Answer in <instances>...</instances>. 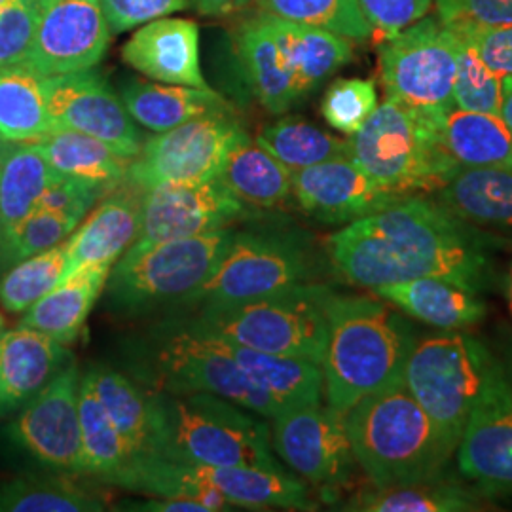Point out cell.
I'll return each mask as SVG.
<instances>
[{"label":"cell","mask_w":512,"mask_h":512,"mask_svg":"<svg viewBox=\"0 0 512 512\" xmlns=\"http://www.w3.org/2000/svg\"><path fill=\"white\" fill-rule=\"evenodd\" d=\"M327 247L338 274L368 291L416 277H442L478 293L488 279L480 245L423 194L404 196L349 222L330 236Z\"/></svg>","instance_id":"cell-1"},{"label":"cell","mask_w":512,"mask_h":512,"mask_svg":"<svg viewBox=\"0 0 512 512\" xmlns=\"http://www.w3.org/2000/svg\"><path fill=\"white\" fill-rule=\"evenodd\" d=\"M414 344L410 325L389 302L332 294L321 361L327 404L348 414L361 399L403 382Z\"/></svg>","instance_id":"cell-2"},{"label":"cell","mask_w":512,"mask_h":512,"mask_svg":"<svg viewBox=\"0 0 512 512\" xmlns=\"http://www.w3.org/2000/svg\"><path fill=\"white\" fill-rule=\"evenodd\" d=\"M147 393V454L194 465L283 467L272 454L268 423L255 412L205 391Z\"/></svg>","instance_id":"cell-3"},{"label":"cell","mask_w":512,"mask_h":512,"mask_svg":"<svg viewBox=\"0 0 512 512\" xmlns=\"http://www.w3.org/2000/svg\"><path fill=\"white\" fill-rule=\"evenodd\" d=\"M346 429L355 461L372 488L437 478L454 456L404 380L351 406Z\"/></svg>","instance_id":"cell-4"},{"label":"cell","mask_w":512,"mask_h":512,"mask_svg":"<svg viewBox=\"0 0 512 512\" xmlns=\"http://www.w3.org/2000/svg\"><path fill=\"white\" fill-rule=\"evenodd\" d=\"M446 114L385 97L349 137V158L399 198L437 192L459 167L442 139Z\"/></svg>","instance_id":"cell-5"},{"label":"cell","mask_w":512,"mask_h":512,"mask_svg":"<svg viewBox=\"0 0 512 512\" xmlns=\"http://www.w3.org/2000/svg\"><path fill=\"white\" fill-rule=\"evenodd\" d=\"M148 389L169 393L205 391L274 420V401L243 372L230 342L194 321H165L145 340Z\"/></svg>","instance_id":"cell-6"},{"label":"cell","mask_w":512,"mask_h":512,"mask_svg":"<svg viewBox=\"0 0 512 512\" xmlns=\"http://www.w3.org/2000/svg\"><path fill=\"white\" fill-rule=\"evenodd\" d=\"M332 294L308 281L234 306L198 310L190 321L239 346L321 365Z\"/></svg>","instance_id":"cell-7"},{"label":"cell","mask_w":512,"mask_h":512,"mask_svg":"<svg viewBox=\"0 0 512 512\" xmlns=\"http://www.w3.org/2000/svg\"><path fill=\"white\" fill-rule=\"evenodd\" d=\"M490 365L482 344L452 330L427 336L410 351L404 384L454 454Z\"/></svg>","instance_id":"cell-8"},{"label":"cell","mask_w":512,"mask_h":512,"mask_svg":"<svg viewBox=\"0 0 512 512\" xmlns=\"http://www.w3.org/2000/svg\"><path fill=\"white\" fill-rule=\"evenodd\" d=\"M232 238V228H220L156 243L133 258H118L105 285L110 308L135 313L169 302L183 304L215 270Z\"/></svg>","instance_id":"cell-9"},{"label":"cell","mask_w":512,"mask_h":512,"mask_svg":"<svg viewBox=\"0 0 512 512\" xmlns=\"http://www.w3.org/2000/svg\"><path fill=\"white\" fill-rule=\"evenodd\" d=\"M313 260L304 241L291 232H234L228 249L202 287L183 306L198 310L234 306L308 283Z\"/></svg>","instance_id":"cell-10"},{"label":"cell","mask_w":512,"mask_h":512,"mask_svg":"<svg viewBox=\"0 0 512 512\" xmlns=\"http://www.w3.org/2000/svg\"><path fill=\"white\" fill-rule=\"evenodd\" d=\"M385 97L414 109H454L458 37L439 18H421L395 37L380 40Z\"/></svg>","instance_id":"cell-11"},{"label":"cell","mask_w":512,"mask_h":512,"mask_svg":"<svg viewBox=\"0 0 512 512\" xmlns=\"http://www.w3.org/2000/svg\"><path fill=\"white\" fill-rule=\"evenodd\" d=\"M245 135L234 112L207 114L156 133L129 162L126 183L145 192L162 184L219 179L226 154Z\"/></svg>","instance_id":"cell-12"},{"label":"cell","mask_w":512,"mask_h":512,"mask_svg":"<svg viewBox=\"0 0 512 512\" xmlns=\"http://www.w3.org/2000/svg\"><path fill=\"white\" fill-rule=\"evenodd\" d=\"M255 213L258 211L238 200L220 179L162 184L143 192L139 234L120 258L141 255L148 247L169 239L230 228Z\"/></svg>","instance_id":"cell-13"},{"label":"cell","mask_w":512,"mask_h":512,"mask_svg":"<svg viewBox=\"0 0 512 512\" xmlns=\"http://www.w3.org/2000/svg\"><path fill=\"white\" fill-rule=\"evenodd\" d=\"M272 421V446L291 471L327 492L348 484L357 461L346 414L319 401L287 410Z\"/></svg>","instance_id":"cell-14"},{"label":"cell","mask_w":512,"mask_h":512,"mask_svg":"<svg viewBox=\"0 0 512 512\" xmlns=\"http://www.w3.org/2000/svg\"><path fill=\"white\" fill-rule=\"evenodd\" d=\"M82 372L71 361L33 401L18 410L8 437L40 465L69 476H84L78 389Z\"/></svg>","instance_id":"cell-15"},{"label":"cell","mask_w":512,"mask_h":512,"mask_svg":"<svg viewBox=\"0 0 512 512\" xmlns=\"http://www.w3.org/2000/svg\"><path fill=\"white\" fill-rule=\"evenodd\" d=\"M101 0H38L25 67L42 78L93 69L110 44Z\"/></svg>","instance_id":"cell-16"},{"label":"cell","mask_w":512,"mask_h":512,"mask_svg":"<svg viewBox=\"0 0 512 512\" xmlns=\"http://www.w3.org/2000/svg\"><path fill=\"white\" fill-rule=\"evenodd\" d=\"M44 93L52 131L71 129L90 135L129 160L145 145L122 97L95 67L44 78Z\"/></svg>","instance_id":"cell-17"},{"label":"cell","mask_w":512,"mask_h":512,"mask_svg":"<svg viewBox=\"0 0 512 512\" xmlns=\"http://www.w3.org/2000/svg\"><path fill=\"white\" fill-rule=\"evenodd\" d=\"M456 452L459 473L484 494H512V387L494 361Z\"/></svg>","instance_id":"cell-18"},{"label":"cell","mask_w":512,"mask_h":512,"mask_svg":"<svg viewBox=\"0 0 512 512\" xmlns=\"http://www.w3.org/2000/svg\"><path fill=\"white\" fill-rule=\"evenodd\" d=\"M437 203L478 245L512 247L511 167H461L440 186Z\"/></svg>","instance_id":"cell-19"},{"label":"cell","mask_w":512,"mask_h":512,"mask_svg":"<svg viewBox=\"0 0 512 512\" xmlns=\"http://www.w3.org/2000/svg\"><path fill=\"white\" fill-rule=\"evenodd\" d=\"M293 198L311 219L325 224H349L401 200L372 181L351 158L293 171Z\"/></svg>","instance_id":"cell-20"},{"label":"cell","mask_w":512,"mask_h":512,"mask_svg":"<svg viewBox=\"0 0 512 512\" xmlns=\"http://www.w3.org/2000/svg\"><path fill=\"white\" fill-rule=\"evenodd\" d=\"M122 59L150 80L209 90L200 65V29L192 19L148 21L124 44Z\"/></svg>","instance_id":"cell-21"},{"label":"cell","mask_w":512,"mask_h":512,"mask_svg":"<svg viewBox=\"0 0 512 512\" xmlns=\"http://www.w3.org/2000/svg\"><path fill=\"white\" fill-rule=\"evenodd\" d=\"M73 361L52 336L19 325L0 334V418L21 410Z\"/></svg>","instance_id":"cell-22"},{"label":"cell","mask_w":512,"mask_h":512,"mask_svg":"<svg viewBox=\"0 0 512 512\" xmlns=\"http://www.w3.org/2000/svg\"><path fill=\"white\" fill-rule=\"evenodd\" d=\"M141 207L143 190L131 184H120L107 194L67 239L69 260L65 277L88 264L114 266L139 234Z\"/></svg>","instance_id":"cell-23"},{"label":"cell","mask_w":512,"mask_h":512,"mask_svg":"<svg viewBox=\"0 0 512 512\" xmlns=\"http://www.w3.org/2000/svg\"><path fill=\"white\" fill-rule=\"evenodd\" d=\"M188 465L203 488L219 492L236 509H315L308 486L283 467Z\"/></svg>","instance_id":"cell-24"},{"label":"cell","mask_w":512,"mask_h":512,"mask_svg":"<svg viewBox=\"0 0 512 512\" xmlns=\"http://www.w3.org/2000/svg\"><path fill=\"white\" fill-rule=\"evenodd\" d=\"M236 54L249 92L270 114H283L302 101L264 14L245 19L236 29Z\"/></svg>","instance_id":"cell-25"},{"label":"cell","mask_w":512,"mask_h":512,"mask_svg":"<svg viewBox=\"0 0 512 512\" xmlns=\"http://www.w3.org/2000/svg\"><path fill=\"white\" fill-rule=\"evenodd\" d=\"M372 293L421 323L442 330L471 327L486 313L475 291L442 277H416L378 287Z\"/></svg>","instance_id":"cell-26"},{"label":"cell","mask_w":512,"mask_h":512,"mask_svg":"<svg viewBox=\"0 0 512 512\" xmlns=\"http://www.w3.org/2000/svg\"><path fill=\"white\" fill-rule=\"evenodd\" d=\"M110 270L112 264L82 266L25 311L21 325L40 330L65 346L73 344L105 291Z\"/></svg>","instance_id":"cell-27"},{"label":"cell","mask_w":512,"mask_h":512,"mask_svg":"<svg viewBox=\"0 0 512 512\" xmlns=\"http://www.w3.org/2000/svg\"><path fill=\"white\" fill-rule=\"evenodd\" d=\"M120 97L131 118L154 133L177 128L207 114L234 112L232 105L211 88L200 90L131 78L122 84Z\"/></svg>","instance_id":"cell-28"},{"label":"cell","mask_w":512,"mask_h":512,"mask_svg":"<svg viewBox=\"0 0 512 512\" xmlns=\"http://www.w3.org/2000/svg\"><path fill=\"white\" fill-rule=\"evenodd\" d=\"M264 16L285 55L302 99L353 59V46L348 38L310 25Z\"/></svg>","instance_id":"cell-29"},{"label":"cell","mask_w":512,"mask_h":512,"mask_svg":"<svg viewBox=\"0 0 512 512\" xmlns=\"http://www.w3.org/2000/svg\"><path fill=\"white\" fill-rule=\"evenodd\" d=\"M219 179L256 211L277 209L293 198V171L249 137L239 139L220 167Z\"/></svg>","instance_id":"cell-30"},{"label":"cell","mask_w":512,"mask_h":512,"mask_svg":"<svg viewBox=\"0 0 512 512\" xmlns=\"http://www.w3.org/2000/svg\"><path fill=\"white\" fill-rule=\"evenodd\" d=\"M230 349L243 372L274 401L279 414L323 399L321 365L300 357L256 351L234 342H230Z\"/></svg>","instance_id":"cell-31"},{"label":"cell","mask_w":512,"mask_h":512,"mask_svg":"<svg viewBox=\"0 0 512 512\" xmlns=\"http://www.w3.org/2000/svg\"><path fill=\"white\" fill-rule=\"evenodd\" d=\"M37 147L61 177L97 184L110 192L126 183L131 160L95 137L55 129L37 141Z\"/></svg>","instance_id":"cell-32"},{"label":"cell","mask_w":512,"mask_h":512,"mask_svg":"<svg viewBox=\"0 0 512 512\" xmlns=\"http://www.w3.org/2000/svg\"><path fill=\"white\" fill-rule=\"evenodd\" d=\"M59 177L37 143L0 147V217L4 236L37 209L44 192Z\"/></svg>","instance_id":"cell-33"},{"label":"cell","mask_w":512,"mask_h":512,"mask_svg":"<svg viewBox=\"0 0 512 512\" xmlns=\"http://www.w3.org/2000/svg\"><path fill=\"white\" fill-rule=\"evenodd\" d=\"M442 139L461 167L512 169V133L495 114L452 109L444 116Z\"/></svg>","instance_id":"cell-34"},{"label":"cell","mask_w":512,"mask_h":512,"mask_svg":"<svg viewBox=\"0 0 512 512\" xmlns=\"http://www.w3.org/2000/svg\"><path fill=\"white\" fill-rule=\"evenodd\" d=\"M50 131L44 78L25 65L0 67V141L37 143Z\"/></svg>","instance_id":"cell-35"},{"label":"cell","mask_w":512,"mask_h":512,"mask_svg":"<svg viewBox=\"0 0 512 512\" xmlns=\"http://www.w3.org/2000/svg\"><path fill=\"white\" fill-rule=\"evenodd\" d=\"M346 511L465 512L480 511V499L456 480L442 476L393 488H372L351 497Z\"/></svg>","instance_id":"cell-36"},{"label":"cell","mask_w":512,"mask_h":512,"mask_svg":"<svg viewBox=\"0 0 512 512\" xmlns=\"http://www.w3.org/2000/svg\"><path fill=\"white\" fill-rule=\"evenodd\" d=\"M110 420L126 439L135 456L147 454L150 439V403L145 387H139L126 374L107 366H93L82 372Z\"/></svg>","instance_id":"cell-37"},{"label":"cell","mask_w":512,"mask_h":512,"mask_svg":"<svg viewBox=\"0 0 512 512\" xmlns=\"http://www.w3.org/2000/svg\"><path fill=\"white\" fill-rule=\"evenodd\" d=\"M78 416L84 476H93L109 484L110 478L118 475L135 458V452L120 435L84 378H80L78 389Z\"/></svg>","instance_id":"cell-38"},{"label":"cell","mask_w":512,"mask_h":512,"mask_svg":"<svg viewBox=\"0 0 512 512\" xmlns=\"http://www.w3.org/2000/svg\"><path fill=\"white\" fill-rule=\"evenodd\" d=\"M256 143L291 171L336 158H349V139L330 135L310 122L287 116L256 133Z\"/></svg>","instance_id":"cell-39"},{"label":"cell","mask_w":512,"mask_h":512,"mask_svg":"<svg viewBox=\"0 0 512 512\" xmlns=\"http://www.w3.org/2000/svg\"><path fill=\"white\" fill-rule=\"evenodd\" d=\"M101 497L67 476H19L0 484V512H101Z\"/></svg>","instance_id":"cell-40"},{"label":"cell","mask_w":512,"mask_h":512,"mask_svg":"<svg viewBox=\"0 0 512 512\" xmlns=\"http://www.w3.org/2000/svg\"><path fill=\"white\" fill-rule=\"evenodd\" d=\"M69 260V245L63 241L48 251L29 256L0 279V304L10 313H25L42 296L63 281Z\"/></svg>","instance_id":"cell-41"},{"label":"cell","mask_w":512,"mask_h":512,"mask_svg":"<svg viewBox=\"0 0 512 512\" xmlns=\"http://www.w3.org/2000/svg\"><path fill=\"white\" fill-rule=\"evenodd\" d=\"M260 10L274 18L287 19L300 25H310L351 42H363L372 37V27L366 21L359 0H256Z\"/></svg>","instance_id":"cell-42"},{"label":"cell","mask_w":512,"mask_h":512,"mask_svg":"<svg viewBox=\"0 0 512 512\" xmlns=\"http://www.w3.org/2000/svg\"><path fill=\"white\" fill-rule=\"evenodd\" d=\"M78 224L80 220L73 217L46 209H35L29 217L21 220L16 228H12L4 236L0 268H10L29 256L61 245L78 228Z\"/></svg>","instance_id":"cell-43"},{"label":"cell","mask_w":512,"mask_h":512,"mask_svg":"<svg viewBox=\"0 0 512 512\" xmlns=\"http://www.w3.org/2000/svg\"><path fill=\"white\" fill-rule=\"evenodd\" d=\"M456 37L458 69L454 80V109L499 116L503 78L482 61V57L476 54L475 48L465 38L459 37L458 33Z\"/></svg>","instance_id":"cell-44"},{"label":"cell","mask_w":512,"mask_h":512,"mask_svg":"<svg viewBox=\"0 0 512 512\" xmlns=\"http://www.w3.org/2000/svg\"><path fill=\"white\" fill-rule=\"evenodd\" d=\"M378 107V92L374 80L342 78L330 86L323 101L321 114L330 128L353 135Z\"/></svg>","instance_id":"cell-45"},{"label":"cell","mask_w":512,"mask_h":512,"mask_svg":"<svg viewBox=\"0 0 512 512\" xmlns=\"http://www.w3.org/2000/svg\"><path fill=\"white\" fill-rule=\"evenodd\" d=\"M37 2H19L0 10V67L25 63L35 33Z\"/></svg>","instance_id":"cell-46"},{"label":"cell","mask_w":512,"mask_h":512,"mask_svg":"<svg viewBox=\"0 0 512 512\" xmlns=\"http://www.w3.org/2000/svg\"><path fill=\"white\" fill-rule=\"evenodd\" d=\"M433 4L435 0H359L372 35H380V40L395 37L425 18Z\"/></svg>","instance_id":"cell-47"},{"label":"cell","mask_w":512,"mask_h":512,"mask_svg":"<svg viewBox=\"0 0 512 512\" xmlns=\"http://www.w3.org/2000/svg\"><path fill=\"white\" fill-rule=\"evenodd\" d=\"M435 6L444 25H512V0H435Z\"/></svg>","instance_id":"cell-48"},{"label":"cell","mask_w":512,"mask_h":512,"mask_svg":"<svg viewBox=\"0 0 512 512\" xmlns=\"http://www.w3.org/2000/svg\"><path fill=\"white\" fill-rule=\"evenodd\" d=\"M112 33H126L152 19L190 8V0H101Z\"/></svg>","instance_id":"cell-49"},{"label":"cell","mask_w":512,"mask_h":512,"mask_svg":"<svg viewBox=\"0 0 512 512\" xmlns=\"http://www.w3.org/2000/svg\"><path fill=\"white\" fill-rule=\"evenodd\" d=\"M110 190L97 184L84 183L78 179L59 177L40 198L37 209L55 211L67 217L80 220L88 215L95 203L103 200Z\"/></svg>","instance_id":"cell-50"},{"label":"cell","mask_w":512,"mask_h":512,"mask_svg":"<svg viewBox=\"0 0 512 512\" xmlns=\"http://www.w3.org/2000/svg\"><path fill=\"white\" fill-rule=\"evenodd\" d=\"M459 37L465 38L482 61L503 76H512V25L509 27H476V25H448Z\"/></svg>","instance_id":"cell-51"},{"label":"cell","mask_w":512,"mask_h":512,"mask_svg":"<svg viewBox=\"0 0 512 512\" xmlns=\"http://www.w3.org/2000/svg\"><path fill=\"white\" fill-rule=\"evenodd\" d=\"M131 511L147 512H209L196 499H175V497H150L141 503H126Z\"/></svg>","instance_id":"cell-52"},{"label":"cell","mask_w":512,"mask_h":512,"mask_svg":"<svg viewBox=\"0 0 512 512\" xmlns=\"http://www.w3.org/2000/svg\"><path fill=\"white\" fill-rule=\"evenodd\" d=\"M253 2L256 0H190V6L202 16H230Z\"/></svg>","instance_id":"cell-53"},{"label":"cell","mask_w":512,"mask_h":512,"mask_svg":"<svg viewBox=\"0 0 512 512\" xmlns=\"http://www.w3.org/2000/svg\"><path fill=\"white\" fill-rule=\"evenodd\" d=\"M501 109H499V118L503 124L512 133V76H503L501 80Z\"/></svg>","instance_id":"cell-54"},{"label":"cell","mask_w":512,"mask_h":512,"mask_svg":"<svg viewBox=\"0 0 512 512\" xmlns=\"http://www.w3.org/2000/svg\"><path fill=\"white\" fill-rule=\"evenodd\" d=\"M19 2H31V0H0V10L2 8H8L12 4H19Z\"/></svg>","instance_id":"cell-55"},{"label":"cell","mask_w":512,"mask_h":512,"mask_svg":"<svg viewBox=\"0 0 512 512\" xmlns=\"http://www.w3.org/2000/svg\"><path fill=\"white\" fill-rule=\"evenodd\" d=\"M507 294H509V306H511L512 311V270L511 275H509V287H507Z\"/></svg>","instance_id":"cell-56"},{"label":"cell","mask_w":512,"mask_h":512,"mask_svg":"<svg viewBox=\"0 0 512 512\" xmlns=\"http://www.w3.org/2000/svg\"><path fill=\"white\" fill-rule=\"evenodd\" d=\"M2 243H4V226H2V217H0V253H2Z\"/></svg>","instance_id":"cell-57"},{"label":"cell","mask_w":512,"mask_h":512,"mask_svg":"<svg viewBox=\"0 0 512 512\" xmlns=\"http://www.w3.org/2000/svg\"><path fill=\"white\" fill-rule=\"evenodd\" d=\"M4 332V317H2V313H0V334Z\"/></svg>","instance_id":"cell-58"}]
</instances>
